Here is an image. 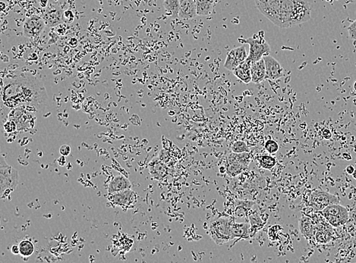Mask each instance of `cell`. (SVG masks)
Returning a JSON list of instances; mask_svg holds the SVG:
<instances>
[{
	"mask_svg": "<svg viewBox=\"0 0 356 263\" xmlns=\"http://www.w3.org/2000/svg\"><path fill=\"white\" fill-rule=\"evenodd\" d=\"M63 12L57 6H50L43 13V18L46 25L57 27L63 21Z\"/></svg>",
	"mask_w": 356,
	"mask_h": 263,
	"instance_id": "cell-12",
	"label": "cell"
},
{
	"mask_svg": "<svg viewBox=\"0 0 356 263\" xmlns=\"http://www.w3.org/2000/svg\"><path fill=\"white\" fill-rule=\"evenodd\" d=\"M131 189V184L127 178L123 176H118L114 178V180L109 183L108 192L111 194Z\"/></svg>",
	"mask_w": 356,
	"mask_h": 263,
	"instance_id": "cell-16",
	"label": "cell"
},
{
	"mask_svg": "<svg viewBox=\"0 0 356 263\" xmlns=\"http://www.w3.org/2000/svg\"><path fill=\"white\" fill-rule=\"evenodd\" d=\"M349 38L352 40H356V19L348 27Z\"/></svg>",
	"mask_w": 356,
	"mask_h": 263,
	"instance_id": "cell-27",
	"label": "cell"
},
{
	"mask_svg": "<svg viewBox=\"0 0 356 263\" xmlns=\"http://www.w3.org/2000/svg\"><path fill=\"white\" fill-rule=\"evenodd\" d=\"M249 225L247 223L233 224V232L235 238H248Z\"/></svg>",
	"mask_w": 356,
	"mask_h": 263,
	"instance_id": "cell-22",
	"label": "cell"
},
{
	"mask_svg": "<svg viewBox=\"0 0 356 263\" xmlns=\"http://www.w3.org/2000/svg\"><path fill=\"white\" fill-rule=\"evenodd\" d=\"M47 99L44 85L35 77L21 75L15 77L5 86L3 100L7 107L38 106Z\"/></svg>",
	"mask_w": 356,
	"mask_h": 263,
	"instance_id": "cell-1",
	"label": "cell"
},
{
	"mask_svg": "<svg viewBox=\"0 0 356 263\" xmlns=\"http://www.w3.org/2000/svg\"><path fill=\"white\" fill-rule=\"evenodd\" d=\"M246 168L243 164L236 160L233 155H230L228 159V165L227 167V172L231 177H236L243 170Z\"/></svg>",
	"mask_w": 356,
	"mask_h": 263,
	"instance_id": "cell-19",
	"label": "cell"
},
{
	"mask_svg": "<svg viewBox=\"0 0 356 263\" xmlns=\"http://www.w3.org/2000/svg\"><path fill=\"white\" fill-rule=\"evenodd\" d=\"M255 2L261 14L279 27L285 0H255Z\"/></svg>",
	"mask_w": 356,
	"mask_h": 263,
	"instance_id": "cell-4",
	"label": "cell"
},
{
	"mask_svg": "<svg viewBox=\"0 0 356 263\" xmlns=\"http://www.w3.org/2000/svg\"><path fill=\"white\" fill-rule=\"evenodd\" d=\"M5 125L9 126V128H6V131H7L8 132H12V131H13L16 128V125H15V124L14 123V122H12V121L7 122V123H6V125Z\"/></svg>",
	"mask_w": 356,
	"mask_h": 263,
	"instance_id": "cell-30",
	"label": "cell"
},
{
	"mask_svg": "<svg viewBox=\"0 0 356 263\" xmlns=\"http://www.w3.org/2000/svg\"><path fill=\"white\" fill-rule=\"evenodd\" d=\"M179 18L182 20L193 19L198 16L196 0H179Z\"/></svg>",
	"mask_w": 356,
	"mask_h": 263,
	"instance_id": "cell-11",
	"label": "cell"
},
{
	"mask_svg": "<svg viewBox=\"0 0 356 263\" xmlns=\"http://www.w3.org/2000/svg\"><path fill=\"white\" fill-rule=\"evenodd\" d=\"M46 23L43 18L32 16L27 18L23 24V35L28 38L39 36L46 27Z\"/></svg>",
	"mask_w": 356,
	"mask_h": 263,
	"instance_id": "cell-9",
	"label": "cell"
},
{
	"mask_svg": "<svg viewBox=\"0 0 356 263\" xmlns=\"http://www.w3.org/2000/svg\"><path fill=\"white\" fill-rule=\"evenodd\" d=\"M252 82L255 84L261 83L266 79V67L264 59L257 62H252Z\"/></svg>",
	"mask_w": 356,
	"mask_h": 263,
	"instance_id": "cell-14",
	"label": "cell"
},
{
	"mask_svg": "<svg viewBox=\"0 0 356 263\" xmlns=\"http://www.w3.org/2000/svg\"><path fill=\"white\" fill-rule=\"evenodd\" d=\"M60 153L62 156H68L71 153V147L69 145H63L60 148Z\"/></svg>",
	"mask_w": 356,
	"mask_h": 263,
	"instance_id": "cell-28",
	"label": "cell"
},
{
	"mask_svg": "<svg viewBox=\"0 0 356 263\" xmlns=\"http://www.w3.org/2000/svg\"><path fill=\"white\" fill-rule=\"evenodd\" d=\"M112 200L114 201V203L117 204V205L128 207V206L135 203L136 200H137V196L131 189H129V190L113 193Z\"/></svg>",
	"mask_w": 356,
	"mask_h": 263,
	"instance_id": "cell-13",
	"label": "cell"
},
{
	"mask_svg": "<svg viewBox=\"0 0 356 263\" xmlns=\"http://www.w3.org/2000/svg\"><path fill=\"white\" fill-rule=\"evenodd\" d=\"M265 63L266 79L270 80H278L284 76V70L280 63L270 55H264L263 57Z\"/></svg>",
	"mask_w": 356,
	"mask_h": 263,
	"instance_id": "cell-10",
	"label": "cell"
},
{
	"mask_svg": "<svg viewBox=\"0 0 356 263\" xmlns=\"http://www.w3.org/2000/svg\"><path fill=\"white\" fill-rule=\"evenodd\" d=\"M232 151L234 153H248L249 148L244 142L238 141L232 147Z\"/></svg>",
	"mask_w": 356,
	"mask_h": 263,
	"instance_id": "cell-24",
	"label": "cell"
},
{
	"mask_svg": "<svg viewBox=\"0 0 356 263\" xmlns=\"http://www.w3.org/2000/svg\"><path fill=\"white\" fill-rule=\"evenodd\" d=\"M320 214L333 227H338L349 221V211L346 207L336 203L328 206L320 211Z\"/></svg>",
	"mask_w": 356,
	"mask_h": 263,
	"instance_id": "cell-6",
	"label": "cell"
},
{
	"mask_svg": "<svg viewBox=\"0 0 356 263\" xmlns=\"http://www.w3.org/2000/svg\"><path fill=\"white\" fill-rule=\"evenodd\" d=\"M198 16H208L213 12L214 0H196Z\"/></svg>",
	"mask_w": 356,
	"mask_h": 263,
	"instance_id": "cell-18",
	"label": "cell"
},
{
	"mask_svg": "<svg viewBox=\"0 0 356 263\" xmlns=\"http://www.w3.org/2000/svg\"><path fill=\"white\" fill-rule=\"evenodd\" d=\"M163 7L167 15L173 18H179V0H163Z\"/></svg>",
	"mask_w": 356,
	"mask_h": 263,
	"instance_id": "cell-20",
	"label": "cell"
},
{
	"mask_svg": "<svg viewBox=\"0 0 356 263\" xmlns=\"http://www.w3.org/2000/svg\"><path fill=\"white\" fill-rule=\"evenodd\" d=\"M49 0H40V5L41 7L45 8L47 6Z\"/></svg>",
	"mask_w": 356,
	"mask_h": 263,
	"instance_id": "cell-34",
	"label": "cell"
},
{
	"mask_svg": "<svg viewBox=\"0 0 356 263\" xmlns=\"http://www.w3.org/2000/svg\"><path fill=\"white\" fill-rule=\"evenodd\" d=\"M298 226H299L300 232L305 238L311 239L315 236L316 227L310 218L307 216L302 217L298 221Z\"/></svg>",
	"mask_w": 356,
	"mask_h": 263,
	"instance_id": "cell-17",
	"label": "cell"
},
{
	"mask_svg": "<svg viewBox=\"0 0 356 263\" xmlns=\"http://www.w3.org/2000/svg\"><path fill=\"white\" fill-rule=\"evenodd\" d=\"M260 165L265 169H271L276 164V159L270 156H263L259 159Z\"/></svg>",
	"mask_w": 356,
	"mask_h": 263,
	"instance_id": "cell-23",
	"label": "cell"
},
{
	"mask_svg": "<svg viewBox=\"0 0 356 263\" xmlns=\"http://www.w3.org/2000/svg\"><path fill=\"white\" fill-rule=\"evenodd\" d=\"M56 32H57V35H64L66 33V27L65 24H60L59 25L57 26V28H56Z\"/></svg>",
	"mask_w": 356,
	"mask_h": 263,
	"instance_id": "cell-29",
	"label": "cell"
},
{
	"mask_svg": "<svg viewBox=\"0 0 356 263\" xmlns=\"http://www.w3.org/2000/svg\"><path fill=\"white\" fill-rule=\"evenodd\" d=\"M242 44L249 45V54L247 60L251 62H257L262 60L264 55L270 53V46L264 39V35H255L252 38L240 40Z\"/></svg>",
	"mask_w": 356,
	"mask_h": 263,
	"instance_id": "cell-5",
	"label": "cell"
},
{
	"mask_svg": "<svg viewBox=\"0 0 356 263\" xmlns=\"http://www.w3.org/2000/svg\"><path fill=\"white\" fill-rule=\"evenodd\" d=\"M247 51H246L245 46H239L231 49L228 52L224 63V68L227 70L233 72L240 64L245 61L248 59Z\"/></svg>",
	"mask_w": 356,
	"mask_h": 263,
	"instance_id": "cell-8",
	"label": "cell"
},
{
	"mask_svg": "<svg viewBox=\"0 0 356 263\" xmlns=\"http://www.w3.org/2000/svg\"><path fill=\"white\" fill-rule=\"evenodd\" d=\"M265 150L267 153L270 154L276 153L279 151V145L275 140H269L266 142Z\"/></svg>",
	"mask_w": 356,
	"mask_h": 263,
	"instance_id": "cell-25",
	"label": "cell"
},
{
	"mask_svg": "<svg viewBox=\"0 0 356 263\" xmlns=\"http://www.w3.org/2000/svg\"><path fill=\"white\" fill-rule=\"evenodd\" d=\"M19 254L22 257H29L35 252V246L32 241L24 240L19 244Z\"/></svg>",
	"mask_w": 356,
	"mask_h": 263,
	"instance_id": "cell-21",
	"label": "cell"
},
{
	"mask_svg": "<svg viewBox=\"0 0 356 263\" xmlns=\"http://www.w3.org/2000/svg\"><path fill=\"white\" fill-rule=\"evenodd\" d=\"M309 202L314 210L320 212L328 206L338 203L339 198L324 190H317L311 195Z\"/></svg>",
	"mask_w": 356,
	"mask_h": 263,
	"instance_id": "cell-7",
	"label": "cell"
},
{
	"mask_svg": "<svg viewBox=\"0 0 356 263\" xmlns=\"http://www.w3.org/2000/svg\"><path fill=\"white\" fill-rule=\"evenodd\" d=\"M69 44L71 47H76V46H78V40H77L76 38H72L71 39L70 41H69Z\"/></svg>",
	"mask_w": 356,
	"mask_h": 263,
	"instance_id": "cell-31",
	"label": "cell"
},
{
	"mask_svg": "<svg viewBox=\"0 0 356 263\" xmlns=\"http://www.w3.org/2000/svg\"><path fill=\"white\" fill-rule=\"evenodd\" d=\"M355 168H354L353 165H348L347 167H346V172L348 173L349 174H352V173L354 172V171H355Z\"/></svg>",
	"mask_w": 356,
	"mask_h": 263,
	"instance_id": "cell-33",
	"label": "cell"
},
{
	"mask_svg": "<svg viewBox=\"0 0 356 263\" xmlns=\"http://www.w3.org/2000/svg\"><path fill=\"white\" fill-rule=\"evenodd\" d=\"M353 87H354V90H355V91L356 92V80L355 81V83H354Z\"/></svg>",
	"mask_w": 356,
	"mask_h": 263,
	"instance_id": "cell-36",
	"label": "cell"
},
{
	"mask_svg": "<svg viewBox=\"0 0 356 263\" xmlns=\"http://www.w3.org/2000/svg\"><path fill=\"white\" fill-rule=\"evenodd\" d=\"M19 184V174L18 171L9 165L4 159L0 161V191L1 197H6L11 192H13Z\"/></svg>",
	"mask_w": 356,
	"mask_h": 263,
	"instance_id": "cell-3",
	"label": "cell"
},
{
	"mask_svg": "<svg viewBox=\"0 0 356 263\" xmlns=\"http://www.w3.org/2000/svg\"><path fill=\"white\" fill-rule=\"evenodd\" d=\"M75 20V15L72 11L66 10L63 12V21L66 24H71Z\"/></svg>",
	"mask_w": 356,
	"mask_h": 263,
	"instance_id": "cell-26",
	"label": "cell"
},
{
	"mask_svg": "<svg viewBox=\"0 0 356 263\" xmlns=\"http://www.w3.org/2000/svg\"><path fill=\"white\" fill-rule=\"evenodd\" d=\"M233 221L227 218H220L210 224L209 233L218 245H223L235 239L233 232Z\"/></svg>",
	"mask_w": 356,
	"mask_h": 263,
	"instance_id": "cell-2",
	"label": "cell"
},
{
	"mask_svg": "<svg viewBox=\"0 0 356 263\" xmlns=\"http://www.w3.org/2000/svg\"><path fill=\"white\" fill-rule=\"evenodd\" d=\"M11 251L13 254H18L19 253V246L13 245L11 248Z\"/></svg>",
	"mask_w": 356,
	"mask_h": 263,
	"instance_id": "cell-32",
	"label": "cell"
},
{
	"mask_svg": "<svg viewBox=\"0 0 356 263\" xmlns=\"http://www.w3.org/2000/svg\"><path fill=\"white\" fill-rule=\"evenodd\" d=\"M352 177H353V179H355V180H356V169L355 170V171H354V172L352 173Z\"/></svg>",
	"mask_w": 356,
	"mask_h": 263,
	"instance_id": "cell-35",
	"label": "cell"
},
{
	"mask_svg": "<svg viewBox=\"0 0 356 263\" xmlns=\"http://www.w3.org/2000/svg\"><path fill=\"white\" fill-rule=\"evenodd\" d=\"M251 66H252V62L250 60H246L233 71V74L238 80H241L243 83H251L252 82Z\"/></svg>",
	"mask_w": 356,
	"mask_h": 263,
	"instance_id": "cell-15",
	"label": "cell"
}]
</instances>
